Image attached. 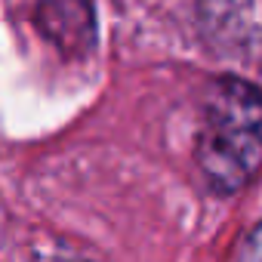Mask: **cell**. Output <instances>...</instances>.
Returning a JSON list of instances; mask_svg holds the SVG:
<instances>
[{"instance_id": "6da1fadb", "label": "cell", "mask_w": 262, "mask_h": 262, "mask_svg": "<svg viewBox=\"0 0 262 262\" xmlns=\"http://www.w3.org/2000/svg\"><path fill=\"white\" fill-rule=\"evenodd\" d=\"M194 161L216 191H237L262 170V90L219 77L204 96Z\"/></svg>"}, {"instance_id": "7a4b0ae2", "label": "cell", "mask_w": 262, "mask_h": 262, "mask_svg": "<svg viewBox=\"0 0 262 262\" xmlns=\"http://www.w3.org/2000/svg\"><path fill=\"white\" fill-rule=\"evenodd\" d=\"M34 22L40 34L68 59H83L99 37L93 0H37Z\"/></svg>"}, {"instance_id": "3957f363", "label": "cell", "mask_w": 262, "mask_h": 262, "mask_svg": "<svg viewBox=\"0 0 262 262\" xmlns=\"http://www.w3.org/2000/svg\"><path fill=\"white\" fill-rule=\"evenodd\" d=\"M237 256H247V259H262V225H256V228L247 234V241H244V247L237 250Z\"/></svg>"}]
</instances>
